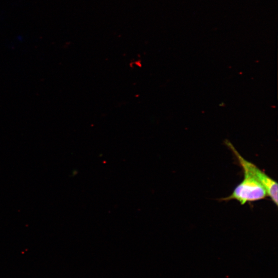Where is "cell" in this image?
<instances>
[{
	"label": "cell",
	"mask_w": 278,
	"mask_h": 278,
	"mask_svg": "<svg viewBox=\"0 0 278 278\" xmlns=\"http://www.w3.org/2000/svg\"><path fill=\"white\" fill-rule=\"evenodd\" d=\"M243 172L242 181L235 187L230 196L222 198L221 201L236 200L240 204L244 205L268 197L266 189L255 178L247 171H243Z\"/></svg>",
	"instance_id": "1"
},
{
	"label": "cell",
	"mask_w": 278,
	"mask_h": 278,
	"mask_svg": "<svg viewBox=\"0 0 278 278\" xmlns=\"http://www.w3.org/2000/svg\"><path fill=\"white\" fill-rule=\"evenodd\" d=\"M225 144L233 152L242 170L248 172L263 185L267 192L268 196L270 198L275 205L277 206V182L254 164L245 159L229 141L225 140Z\"/></svg>",
	"instance_id": "2"
}]
</instances>
